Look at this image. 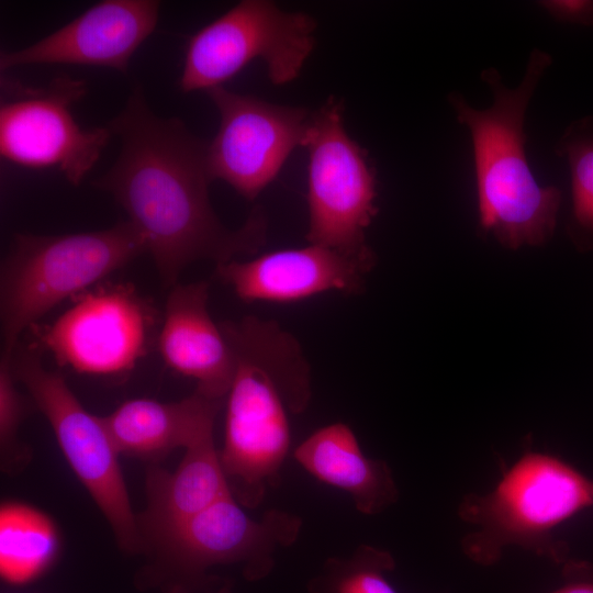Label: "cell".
<instances>
[{
    "instance_id": "5",
    "label": "cell",
    "mask_w": 593,
    "mask_h": 593,
    "mask_svg": "<svg viewBox=\"0 0 593 593\" xmlns=\"http://www.w3.org/2000/svg\"><path fill=\"white\" fill-rule=\"evenodd\" d=\"M146 251L130 221L109 228L61 235L16 233L1 266L2 353L61 302L82 294Z\"/></svg>"
},
{
    "instance_id": "18",
    "label": "cell",
    "mask_w": 593,
    "mask_h": 593,
    "mask_svg": "<svg viewBox=\"0 0 593 593\" xmlns=\"http://www.w3.org/2000/svg\"><path fill=\"white\" fill-rule=\"evenodd\" d=\"M145 490L146 510L137 517L141 539L142 534L188 518L231 494L213 433L188 447L174 472L150 467Z\"/></svg>"
},
{
    "instance_id": "13",
    "label": "cell",
    "mask_w": 593,
    "mask_h": 593,
    "mask_svg": "<svg viewBox=\"0 0 593 593\" xmlns=\"http://www.w3.org/2000/svg\"><path fill=\"white\" fill-rule=\"evenodd\" d=\"M159 7L155 0L100 1L30 46L2 52L0 68L64 64L125 74L134 53L154 32Z\"/></svg>"
},
{
    "instance_id": "3",
    "label": "cell",
    "mask_w": 593,
    "mask_h": 593,
    "mask_svg": "<svg viewBox=\"0 0 593 593\" xmlns=\"http://www.w3.org/2000/svg\"><path fill=\"white\" fill-rule=\"evenodd\" d=\"M551 63L549 53L533 48L514 88L505 86L494 67L483 69L480 77L492 93L486 109L473 108L458 91L448 94L456 120L472 143L480 232L512 250L545 245L557 226L562 193L537 182L524 130L530 100Z\"/></svg>"
},
{
    "instance_id": "11",
    "label": "cell",
    "mask_w": 593,
    "mask_h": 593,
    "mask_svg": "<svg viewBox=\"0 0 593 593\" xmlns=\"http://www.w3.org/2000/svg\"><path fill=\"white\" fill-rule=\"evenodd\" d=\"M157 312L127 283H99L72 299L55 321L34 325V346L76 372L114 377L146 356Z\"/></svg>"
},
{
    "instance_id": "16",
    "label": "cell",
    "mask_w": 593,
    "mask_h": 593,
    "mask_svg": "<svg viewBox=\"0 0 593 593\" xmlns=\"http://www.w3.org/2000/svg\"><path fill=\"white\" fill-rule=\"evenodd\" d=\"M222 403L195 390L174 402L127 400L102 418L119 454L158 460L213 433Z\"/></svg>"
},
{
    "instance_id": "2",
    "label": "cell",
    "mask_w": 593,
    "mask_h": 593,
    "mask_svg": "<svg viewBox=\"0 0 593 593\" xmlns=\"http://www.w3.org/2000/svg\"><path fill=\"white\" fill-rule=\"evenodd\" d=\"M234 356L220 459L234 497L258 505L290 447L288 410L311 398L310 367L298 340L278 323L246 316L221 323Z\"/></svg>"
},
{
    "instance_id": "9",
    "label": "cell",
    "mask_w": 593,
    "mask_h": 593,
    "mask_svg": "<svg viewBox=\"0 0 593 593\" xmlns=\"http://www.w3.org/2000/svg\"><path fill=\"white\" fill-rule=\"evenodd\" d=\"M303 146L309 152L306 240L376 260L365 235L378 212L376 171L345 130L343 101L331 97L312 112Z\"/></svg>"
},
{
    "instance_id": "4",
    "label": "cell",
    "mask_w": 593,
    "mask_h": 593,
    "mask_svg": "<svg viewBox=\"0 0 593 593\" xmlns=\"http://www.w3.org/2000/svg\"><path fill=\"white\" fill-rule=\"evenodd\" d=\"M592 505L593 480L557 456L527 450L490 492L460 502L459 518L474 526L461 540L462 551L486 567L517 546L562 564L569 546L555 530Z\"/></svg>"
},
{
    "instance_id": "7",
    "label": "cell",
    "mask_w": 593,
    "mask_h": 593,
    "mask_svg": "<svg viewBox=\"0 0 593 593\" xmlns=\"http://www.w3.org/2000/svg\"><path fill=\"white\" fill-rule=\"evenodd\" d=\"M316 21L268 0H243L192 34L179 78L182 92L210 91L251 61L262 60L273 85L293 81L315 47Z\"/></svg>"
},
{
    "instance_id": "20",
    "label": "cell",
    "mask_w": 593,
    "mask_h": 593,
    "mask_svg": "<svg viewBox=\"0 0 593 593\" xmlns=\"http://www.w3.org/2000/svg\"><path fill=\"white\" fill-rule=\"evenodd\" d=\"M555 153L569 166L571 212L567 233L580 251H593V116L572 121L559 137Z\"/></svg>"
},
{
    "instance_id": "1",
    "label": "cell",
    "mask_w": 593,
    "mask_h": 593,
    "mask_svg": "<svg viewBox=\"0 0 593 593\" xmlns=\"http://www.w3.org/2000/svg\"><path fill=\"white\" fill-rule=\"evenodd\" d=\"M109 127L120 138V154L93 186L127 213L165 287L176 286L197 260L220 265L265 245L268 226L260 209L238 228L221 223L209 197L206 144L180 120L157 116L139 86Z\"/></svg>"
},
{
    "instance_id": "15",
    "label": "cell",
    "mask_w": 593,
    "mask_h": 593,
    "mask_svg": "<svg viewBox=\"0 0 593 593\" xmlns=\"http://www.w3.org/2000/svg\"><path fill=\"white\" fill-rule=\"evenodd\" d=\"M157 347L170 369L197 382V391L213 399L226 398L235 362L221 324L211 317L208 282L171 288Z\"/></svg>"
},
{
    "instance_id": "8",
    "label": "cell",
    "mask_w": 593,
    "mask_h": 593,
    "mask_svg": "<svg viewBox=\"0 0 593 593\" xmlns=\"http://www.w3.org/2000/svg\"><path fill=\"white\" fill-rule=\"evenodd\" d=\"M40 349L21 344L10 355L19 383L48 421L71 470L107 518L125 553L142 552L136 515L102 417L89 413L65 379L42 363Z\"/></svg>"
},
{
    "instance_id": "19",
    "label": "cell",
    "mask_w": 593,
    "mask_h": 593,
    "mask_svg": "<svg viewBox=\"0 0 593 593\" xmlns=\"http://www.w3.org/2000/svg\"><path fill=\"white\" fill-rule=\"evenodd\" d=\"M61 539L54 521L18 501L0 507V574L10 584L30 583L56 562Z\"/></svg>"
},
{
    "instance_id": "17",
    "label": "cell",
    "mask_w": 593,
    "mask_h": 593,
    "mask_svg": "<svg viewBox=\"0 0 593 593\" xmlns=\"http://www.w3.org/2000/svg\"><path fill=\"white\" fill-rule=\"evenodd\" d=\"M294 459L315 479L347 492L363 514H378L398 499L389 466L367 457L353 429L344 423L315 430L296 447Z\"/></svg>"
},
{
    "instance_id": "21",
    "label": "cell",
    "mask_w": 593,
    "mask_h": 593,
    "mask_svg": "<svg viewBox=\"0 0 593 593\" xmlns=\"http://www.w3.org/2000/svg\"><path fill=\"white\" fill-rule=\"evenodd\" d=\"M395 567L389 551L360 546L347 559H331L311 580L310 593H398L387 573Z\"/></svg>"
},
{
    "instance_id": "22",
    "label": "cell",
    "mask_w": 593,
    "mask_h": 593,
    "mask_svg": "<svg viewBox=\"0 0 593 593\" xmlns=\"http://www.w3.org/2000/svg\"><path fill=\"white\" fill-rule=\"evenodd\" d=\"M11 357L1 354L0 360V446L1 465L5 472L23 469L30 450L18 439L19 427L26 413V402L18 388Z\"/></svg>"
},
{
    "instance_id": "24",
    "label": "cell",
    "mask_w": 593,
    "mask_h": 593,
    "mask_svg": "<svg viewBox=\"0 0 593 593\" xmlns=\"http://www.w3.org/2000/svg\"><path fill=\"white\" fill-rule=\"evenodd\" d=\"M562 583L548 593H593V562L568 559L561 564Z\"/></svg>"
},
{
    "instance_id": "14",
    "label": "cell",
    "mask_w": 593,
    "mask_h": 593,
    "mask_svg": "<svg viewBox=\"0 0 593 593\" xmlns=\"http://www.w3.org/2000/svg\"><path fill=\"white\" fill-rule=\"evenodd\" d=\"M376 260L322 245L279 249L216 265L217 277L245 302L292 303L338 291L358 293Z\"/></svg>"
},
{
    "instance_id": "10",
    "label": "cell",
    "mask_w": 593,
    "mask_h": 593,
    "mask_svg": "<svg viewBox=\"0 0 593 593\" xmlns=\"http://www.w3.org/2000/svg\"><path fill=\"white\" fill-rule=\"evenodd\" d=\"M0 155L30 169H57L78 186L99 160L112 130L82 127L71 107L87 92L81 79L67 75L32 87L1 77Z\"/></svg>"
},
{
    "instance_id": "6",
    "label": "cell",
    "mask_w": 593,
    "mask_h": 593,
    "mask_svg": "<svg viewBox=\"0 0 593 593\" xmlns=\"http://www.w3.org/2000/svg\"><path fill=\"white\" fill-rule=\"evenodd\" d=\"M300 528V518L282 511L251 518L231 493L188 518L142 534L149 561L136 584L161 593H198L210 582L208 570L231 563L243 564L247 580H260L271 571L276 550L291 545Z\"/></svg>"
},
{
    "instance_id": "23",
    "label": "cell",
    "mask_w": 593,
    "mask_h": 593,
    "mask_svg": "<svg viewBox=\"0 0 593 593\" xmlns=\"http://www.w3.org/2000/svg\"><path fill=\"white\" fill-rule=\"evenodd\" d=\"M536 3L557 21L593 26V0H541Z\"/></svg>"
},
{
    "instance_id": "12",
    "label": "cell",
    "mask_w": 593,
    "mask_h": 593,
    "mask_svg": "<svg viewBox=\"0 0 593 593\" xmlns=\"http://www.w3.org/2000/svg\"><path fill=\"white\" fill-rule=\"evenodd\" d=\"M208 96L220 114L219 130L206 144L211 180H222L246 200H255L291 153L304 145L312 112L225 87L214 88Z\"/></svg>"
},
{
    "instance_id": "25",
    "label": "cell",
    "mask_w": 593,
    "mask_h": 593,
    "mask_svg": "<svg viewBox=\"0 0 593 593\" xmlns=\"http://www.w3.org/2000/svg\"><path fill=\"white\" fill-rule=\"evenodd\" d=\"M216 593H232V582L227 581Z\"/></svg>"
}]
</instances>
